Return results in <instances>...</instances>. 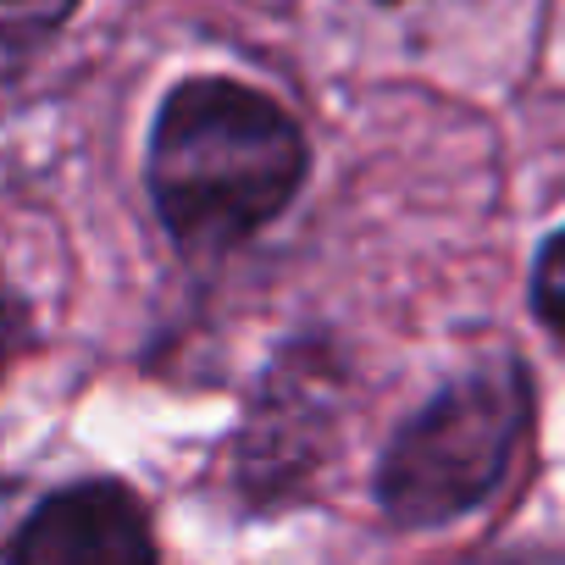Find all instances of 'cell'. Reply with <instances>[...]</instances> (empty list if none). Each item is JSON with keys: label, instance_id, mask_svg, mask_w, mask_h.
Masks as SVG:
<instances>
[{"label": "cell", "instance_id": "1", "mask_svg": "<svg viewBox=\"0 0 565 565\" xmlns=\"http://www.w3.org/2000/svg\"><path fill=\"white\" fill-rule=\"evenodd\" d=\"M306 183L300 122L233 78H189L150 134V200L189 255H222L260 233Z\"/></svg>", "mask_w": 565, "mask_h": 565}, {"label": "cell", "instance_id": "2", "mask_svg": "<svg viewBox=\"0 0 565 565\" xmlns=\"http://www.w3.org/2000/svg\"><path fill=\"white\" fill-rule=\"evenodd\" d=\"M532 388L515 361L477 366L433 394L383 449L377 504L399 526H444L477 510L510 471L526 433Z\"/></svg>", "mask_w": 565, "mask_h": 565}, {"label": "cell", "instance_id": "3", "mask_svg": "<svg viewBox=\"0 0 565 565\" xmlns=\"http://www.w3.org/2000/svg\"><path fill=\"white\" fill-rule=\"evenodd\" d=\"M339 405H344V377L322 344L282 350L277 366L260 377V394L238 438V488L255 504L300 493L333 449Z\"/></svg>", "mask_w": 565, "mask_h": 565}, {"label": "cell", "instance_id": "4", "mask_svg": "<svg viewBox=\"0 0 565 565\" xmlns=\"http://www.w3.org/2000/svg\"><path fill=\"white\" fill-rule=\"evenodd\" d=\"M7 565H161V554L145 504L122 482H73L23 521Z\"/></svg>", "mask_w": 565, "mask_h": 565}, {"label": "cell", "instance_id": "5", "mask_svg": "<svg viewBox=\"0 0 565 565\" xmlns=\"http://www.w3.org/2000/svg\"><path fill=\"white\" fill-rule=\"evenodd\" d=\"M73 12L78 0H0V51H29L51 40Z\"/></svg>", "mask_w": 565, "mask_h": 565}, {"label": "cell", "instance_id": "6", "mask_svg": "<svg viewBox=\"0 0 565 565\" xmlns=\"http://www.w3.org/2000/svg\"><path fill=\"white\" fill-rule=\"evenodd\" d=\"M532 311L548 333L565 339V227L537 249V266H532Z\"/></svg>", "mask_w": 565, "mask_h": 565}, {"label": "cell", "instance_id": "7", "mask_svg": "<svg viewBox=\"0 0 565 565\" xmlns=\"http://www.w3.org/2000/svg\"><path fill=\"white\" fill-rule=\"evenodd\" d=\"M23 333H29V317H23V300L12 295V282L0 277V372L12 366V355H18V344H23Z\"/></svg>", "mask_w": 565, "mask_h": 565}, {"label": "cell", "instance_id": "8", "mask_svg": "<svg viewBox=\"0 0 565 565\" xmlns=\"http://www.w3.org/2000/svg\"><path fill=\"white\" fill-rule=\"evenodd\" d=\"M449 565H565V554H532V548H515V554H477V559H449Z\"/></svg>", "mask_w": 565, "mask_h": 565}]
</instances>
